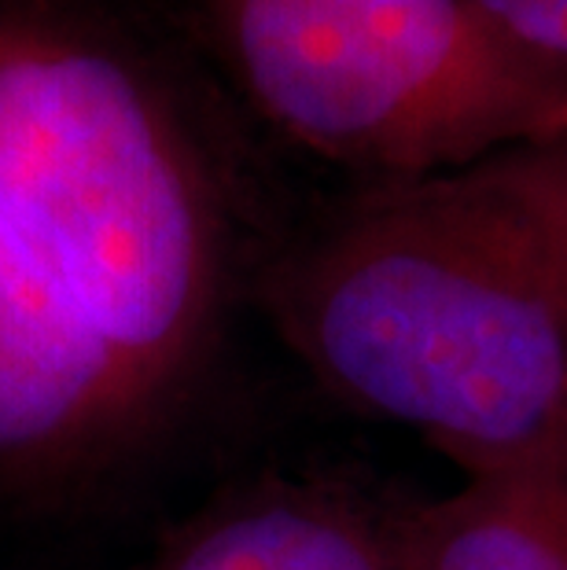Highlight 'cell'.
I'll use <instances>...</instances> for the list:
<instances>
[{
    "mask_svg": "<svg viewBox=\"0 0 567 570\" xmlns=\"http://www.w3.org/2000/svg\"><path fill=\"white\" fill-rule=\"evenodd\" d=\"M262 302L332 394L465 479L567 475V262L530 148L358 185L273 254Z\"/></svg>",
    "mask_w": 567,
    "mask_h": 570,
    "instance_id": "6da1fadb",
    "label": "cell"
},
{
    "mask_svg": "<svg viewBox=\"0 0 567 570\" xmlns=\"http://www.w3.org/2000/svg\"><path fill=\"white\" fill-rule=\"evenodd\" d=\"M251 111L358 185L461 174L567 137V70L476 0H192Z\"/></svg>",
    "mask_w": 567,
    "mask_h": 570,
    "instance_id": "7a4b0ae2",
    "label": "cell"
},
{
    "mask_svg": "<svg viewBox=\"0 0 567 570\" xmlns=\"http://www.w3.org/2000/svg\"><path fill=\"white\" fill-rule=\"evenodd\" d=\"M140 405L67 291L0 225V460L67 453Z\"/></svg>",
    "mask_w": 567,
    "mask_h": 570,
    "instance_id": "3957f363",
    "label": "cell"
},
{
    "mask_svg": "<svg viewBox=\"0 0 567 570\" xmlns=\"http://www.w3.org/2000/svg\"><path fill=\"white\" fill-rule=\"evenodd\" d=\"M148 570H409L398 512L329 490H262L207 515Z\"/></svg>",
    "mask_w": 567,
    "mask_h": 570,
    "instance_id": "277c9868",
    "label": "cell"
},
{
    "mask_svg": "<svg viewBox=\"0 0 567 570\" xmlns=\"http://www.w3.org/2000/svg\"><path fill=\"white\" fill-rule=\"evenodd\" d=\"M398 530L409 570H567V475L465 479Z\"/></svg>",
    "mask_w": 567,
    "mask_h": 570,
    "instance_id": "5b68a950",
    "label": "cell"
},
{
    "mask_svg": "<svg viewBox=\"0 0 567 570\" xmlns=\"http://www.w3.org/2000/svg\"><path fill=\"white\" fill-rule=\"evenodd\" d=\"M530 52L567 70V0H476Z\"/></svg>",
    "mask_w": 567,
    "mask_h": 570,
    "instance_id": "8992f818",
    "label": "cell"
},
{
    "mask_svg": "<svg viewBox=\"0 0 567 570\" xmlns=\"http://www.w3.org/2000/svg\"><path fill=\"white\" fill-rule=\"evenodd\" d=\"M530 159H535L538 185L546 191L553 225H557L564 262H567V137L541 144V148H530Z\"/></svg>",
    "mask_w": 567,
    "mask_h": 570,
    "instance_id": "52a82bcc",
    "label": "cell"
}]
</instances>
